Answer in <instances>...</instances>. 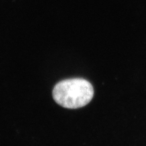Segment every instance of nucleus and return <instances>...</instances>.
<instances>
[{"label": "nucleus", "instance_id": "obj_1", "mask_svg": "<svg viewBox=\"0 0 146 146\" xmlns=\"http://www.w3.org/2000/svg\"><path fill=\"white\" fill-rule=\"evenodd\" d=\"M55 101L60 106L76 109L86 106L94 96L92 85L84 79L75 78L59 82L52 91Z\"/></svg>", "mask_w": 146, "mask_h": 146}]
</instances>
